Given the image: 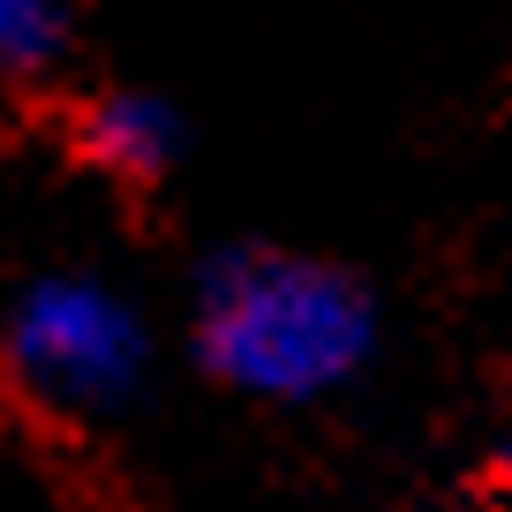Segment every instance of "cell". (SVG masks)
<instances>
[{
    "instance_id": "6da1fadb",
    "label": "cell",
    "mask_w": 512,
    "mask_h": 512,
    "mask_svg": "<svg viewBox=\"0 0 512 512\" xmlns=\"http://www.w3.org/2000/svg\"><path fill=\"white\" fill-rule=\"evenodd\" d=\"M377 354L362 272L279 241H226L196 272V362L249 400H332Z\"/></svg>"
},
{
    "instance_id": "7a4b0ae2",
    "label": "cell",
    "mask_w": 512,
    "mask_h": 512,
    "mask_svg": "<svg viewBox=\"0 0 512 512\" xmlns=\"http://www.w3.org/2000/svg\"><path fill=\"white\" fill-rule=\"evenodd\" d=\"M0 347L23 392L68 415H121L151 377V324L98 272H38L8 294Z\"/></svg>"
},
{
    "instance_id": "3957f363",
    "label": "cell",
    "mask_w": 512,
    "mask_h": 512,
    "mask_svg": "<svg viewBox=\"0 0 512 512\" xmlns=\"http://www.w3.org/2000/svg\"><path fill=\"white\" fill-rule=\"evenodd\" d=\"M68 136H76V151L98 166V174L113 181H166L174 174V159L189 151V121H181L174 98L144 91V83H106V91H91L76 106V121H68Z\"/></svg>"
},
{
    "instance_id": "277c9868",
    "label": "cell",
    "mask_w": 512,
    "mask_h": 512,
    "mask_svg": "<svg viewBox=\"0 0 512 512\" xmlns=\"http://www.w3.org/2000/svg\"><path fill=\"white\" fill-rule=\"evenodd\" d=\"M68 46L61 0H0V76H38Z\"/></svg>"
},
{
    "instance_id": "5b68a950",
    "label": "cell",
    "mask_w": 512,
    "mask_h": 512,
    "mask_svg": "<svg viewBox=\"0 0 512 512\" xmlns=\"http://www.w3.org/2000/svg\"><path fill=\"white\" fill-rule=\"evenodd\" d=\"M497 475H505V482H512V445H505V452H497Z\"/></svg>"
}]
</instances>
